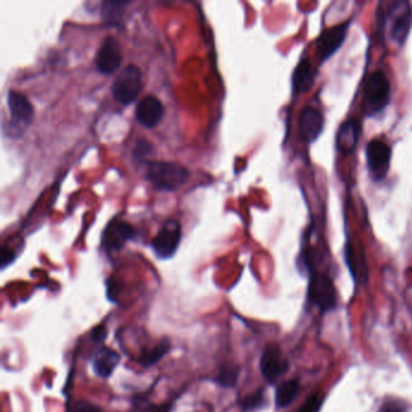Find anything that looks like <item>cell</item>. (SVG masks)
<instances>
[{"instance_id":"18","label":"cell","mask_w":412,"mask_h":412,"mask_svg":"<svg viewBox=\"0 0 412 412\" xmlns=\"http://www.w3.org/2000/svg\"><path fill=\"white\" fill-rule=\"evenodd\" d=\"M346 262L350 267L351 273L355 281L363 279L365 281L367 276V264L364 259V253L362 250H358L352 243H347L345 248Z\"/></svg>"},{"instance_id":"5","label":"cell","mask_w":412,"mask_h":412,"mask_svg":"<svg viewBox=\"0 0 412 412\" xmlns=\"http://www.w3.org/2000/svg\"><path fill=\"white\" fill-rule=\"evenodd\" d=\"M308 300L322 311L333 310L336 305V290L329 276L311 271V278L308 284Z\"/></svg>"},{"instance_id":"20","label":"cell","mask_w":412,"mask_h":412,"mask_svg":"<svg viewBox=\"0 0 412 412\" xmlns=\"http://www.w3.org/2000/svg\"><path fill=\"white\" fill-rule=\"evenodd\" d=\"M126 1H103L100 4V15L107 25H115L121 21L125 13Z\"/></svg>"},{"instance_id":"7","label":"cell","mask_w":412,"mask_h":412,"mask_svg":"<svg viewBox=\"0 0 412 412\" xmlns=\"http://www.w3.org/2000/svg\"><path fill=\"white\" fill-rule=\"evenodd\" d=\"M367 161L371 177L375 180L386 178L391 163V148L381 139H372L367 143Z\"/></svg>"},{"instance_id":"3","label":"cell","mask_w":412,"mask_h":412,"mask_svg":"<svg viewBox=\"0 0 412 412\" xmlns=\"http://www.w3.org/2000/svg\"><path fill=\"white\" fill-rule=\"evenodd\" d=\"M391 100V85L387 76L381 71L369 76L364 88V110L367 115L382 112Z\"/></svg>"},{"instance_id":"10","label":"cell","mask_w":412,"mask_h":412,"mask_svg":"<svg viewBox=\"0 0 412 412\" xmlns=\"http://www.w3.org/2000/svg\"><path fill=\"white\" fill-rule=\"evenodd\" d=\"M122 59L120 42L114 37H107L100 46L95 59L97 71L100 74H112L120 68Z\"/></svg>"},{"instance_id":"17","label":"cell","mask_w":412,"mask_h":412,"mask_svg":"<svg viewBox=\"0 0 412 412\" xmlns=\"http://www.w3.org/2000/svg\"><path fill=\"white\" fill-rule=\"evenodd\" d=\"M120 362V354L112 350L110 347H102L97 351L93 358V371L102 379H108L112 376Z\"/></svg>"},{"instance_id":"28","label":"cell","mask_w":412,"mask_h":412,"mask_svg":"<svg viewBox=\"0 0 412 412\" xmlns=\"http://www.w3.org/2000/svg\"><path fill=\"white\" fill-rule=\"evenodd\" d=\"M108 336V330L105 328V325H98L95 329L91 331L92 341L100 343V342L105 341Z\"/></svg>"},{"instance_id":"30","label":"cell","mask_w":412,"mask_h":412,"mask_svg":"<svg viewBox=\"0 0 412 412\" xmlns=\"http://www.w3.org/2000/svg\"><path fill=\"white\" fill-rule=\"evenodd\" d=\"M149 412H168V408H167V406H160V408L155 406V408Z\"/></svg>"},{"instance_id":"23","label":"cell","mask_w":412,"mask_h":412,"mask_svg":"<svg viewBox=\"0 0 412 412\" xmlns=\"http://www.w3.org/2000/svg\"><path fill=\"white\" fill-rule=\"evenodd\" d=\"M264 405H265V392L262 388L241 400V408L246 412L258 411L264 408Z\"/></svg>"},{"instance_id":"14","label":"cell","mask_w":412,"mask_h":412,"mask_svg":"<svg viewBox=\"0 0 412 412\" xmlns=\"http://www.w3.org/2000/svg\"><path fill=\"white\" fill-rule=\"evenodd\" d=\"M323 129H324V117L321 110L311 105L305 107L300 112V137L302 138L305 142H314L317 138L321 136Z\"/></svg>"},{"instance_id":"13","label":"cell","mask_w":412,"mask_h":412,"mask_svg":"<svg viewBox=\"0 0 412 412\" xmlns=\"http://www.w3.org/2000/svg\"><path fill=\"white\" fill-rule=\"evenodd\" d=\"M136 120L146 129H153L161 122L165 115V107L158 97L153 95L143 97L136 108Z\"/></svg>"},{"instance_id":"19","label":"cell","mask_w":412,"mask_h":412,"mask_svg":"<svg viewBox=\"0 0 412 412\" xmlns=\"http://www.w3.org/2000/svg\"><path fill=\"white\" fill-rule=\"evenodd\" d=\"M300 384L296 379H289L279 384L276 391V405L277 408H287L292 404L299 394Z\"/></svg>"},{"instance_id":"29","label":"cell","mask_w":412,"mask_h":412,"mask_svg":"<svg viewBox=\"0 0 412 412\" xmlns=\"http://www.w3.org/2000/svg\"><path fill=\"white\" fill-rule=\"evenodd\" d=\"M15 258H16V255L13 253V250L3 248V253H1V267L5 269V267L10 265L15 260Z\"/></svg>"},{"instance_id":"8","label":"cell","mask_w":412,"mask_h":412,"mask_svg":"<svg viewBox=\"0 0 412 412\" xmlns=\"http://www.w3.org/2000/svg\"><path fill=\"white\" fill-rule=\"evenodd\" d=\"M351 23L352 21L348 20V21L340 23V25L330 27L317 39V54H318V59H321V62H324L326 59H330L341 47L342 44L345 42L346 35H347Z\"/></svg>"},{"instance_id":"22","label":"cell","mask_w":412,"mask_h":412,"mask_svg":"<svg viewBox=\"0 0 412 412\" xmlns=\"http://www.w3.org/2000/svg\"><path fill=\"white\" fill-rule=\"evenodd\" d=\"M238 376H240V367L233 363H225L218 372L217 382L223 387H235L237 383Z\"/></svg>"},{"instance_id":"21","label":"cell","mask_w":412,"mask_h":412,"mask_svg":"<svg viewBox=\"0 0 412 412\" xmlns=\"http://www.w3.org/2000/svg\"><path fill=\"white\" fill-rule=\"evenodd\" d=\"M171 350V341L168 339H163L153 350L146 351L141 355L139 364L143 367H153L154 364L161 360Z\"/></svg>"},{"instance_id":"2","label":"cell","mask_w":412,"mask_h":412,"mask_svg":"<svg viewBox=\"0 0 412 412\" xmlns=\"http://www.w3.org/2000/svg\"><path fill=\"white\" fill-rule=\"evenodd\" d=\"M142 71L134 64L126 66L117 74L112 86V97L122 105H129L137 100L142 91Z\"/></svg>"},{"instance_id":"27","label":"cell","mask_w":412,"mask_h":412,"mask_svg":"<svg viewBox=\"0 0 412 412\" xmlns=\"http://www.w3.org/2000/svg\"><path fill=\"white\" fill-rule=\"evenodd\" d=\"M69 412H103L97 405L92 404L90 401H76L71 405Z\"/></svg>"},{"instance_id":"25","label":"cell","mask_w":412,"mask_h":412,"mask_svg":"<svg viewBox=\"0 0 412 412\" xmlns=\"http://www.w3.org/2000/svg\"><path fill=\"white\" fill-rule=\"evenodd\" d=\"M379 412H408V405L399 399L386 400L381 406Z\"/></svg>"},{"instance_id":"6","label":"cell","mask_w":412,"mask_h":412,"mask_svg":"<svg viewBox=\"0 0 412 412\" xmlns=\"http://www.w3.org/2000/svg\"><path fill=\"white\" fill-rule=\"evenodd\" d=\"M182 240V226L175 219L165 221L153 240V249L160 259H170L175 254Z\"/></svg>"},{"instance_id":"12","label":"cell","mask_w":412,"mask_h":412,"mask_svg":"<svg viewBox=\"0 0 412 412\" xmlns=\"http://www.w3.org/2000/svg\"><path fill=\"white\" fill-rule=\"evenodd\" d=\"M8 105L11 114V122L16 127H28L34 119V108L28 98L21 92H8Z\"/></svg>"},{"instance_id":"1","label":"cell","mask_w":412,"mask_h":412,"mask_svg":"<svg viewBox=\"0 0 412 412\" xmlns=\"http://www.w3.org/2000/svg\"><path fill=\"white\" fill-rule=\"evenodd\" d=\"M146 178L158 192H172L187 183L190 171L179 163L151 161L146 166Z\"/></svg>"},{"instance_id":"11","label":"cell","mask_w":412,"mask_h":412,"mask_svg":"<svg viewBox=\"0 0 412 412\" xmlns=\"http://www.w3.org/2000/svg\"><path fill=\"white\" fill-rule=\"evenodd\" d=\"M134 236L136 230L132 225L126 221L114 220L103 231L102 246L107 252H119Z\"/></svg>"},{"instance_id":"16","label":"cell","mask_w":412,"mask_h":412,"mask_svg":"<svg viewBox=\"0 0 412 412\" xmlns=\"http://www.w3.org/2000/svg\"><path fill=\"white\" fill-rule=\"evenodd\" d=\"M359 132L360 126L357 120H347L342 124L339 129L336 136L337 149L341 151L342 154H351L358 143Z\"/></svg>"},{"instance_id":"9","label":"cell","mask_w":412,"mask_h":412,"mask_svg":"<svg viewBox=\"0 0 412 412\" xmlns=\"http://www.w3.org/2000/svg\"><path fill=\"white\" fill-rule=\"evenodd\" d=\"M288 367L287 359L278 346L270 343L264 348L260 358V370L267 382H276L288 370Z\"/></svg>"},{"instance_id":"24","label":"cell","mask_w":412,"mask_h":412,"mask_svg":"<svg viewBox=\"0 0 412 412\" xmlns=\"http://www.w3.org/2000/svg\"><path fill=\"white\" fill-rule=\"evenodd\" d=\"M153 151H154V146L151 143L148 142L146 139H138L136 146H134V156L139 161H143L146 156L153 154Z\"/></svg>"},{"instance_id":"26","label":"cell","mask_w":412,"mask_h":412,"mask_svg":"<svg viewBox=\"0 0 412 412\" xmlns=\"http://www.w3.org/2000/svg\"><path fill=\"white\" fill-rule=\"evenodd\" d=\"M323 399L318 394H312L310 396L305 404L299 408L298 412H318L321 410Z\"/></svg>"},{"instance_id":"15","label":"cell","mask_w":412,"mask_h":412,"mask_svg":"<svg viewBox=\"0 0 412 412\" xmlns=\"http://www.w3.org/2000/svg\"><path fill=\"white\" fill-rule=\"evenodd\" d=\"M314 80H316V71L311 61L307 57H305L298 63L293 74V90L296 95L310 91L314 85Z\"/></svg>"},{"instance_id":"4","label":"cell","mask_w":412,"mask_h":412,"mask_svg":"<svg viewBox=\"0 0 412 412\" xmlns=\"http://www.w3.org/2000/svg\"><path fill=\"white\" fill-rule=\"evenodd\" d=\"M384 20L392 40L398 46L404 45L412 27V5L406 0L392 3Z\"/></svg>"}]
</instances>
